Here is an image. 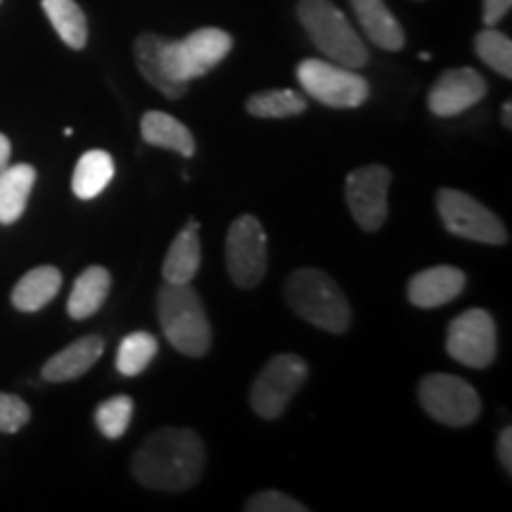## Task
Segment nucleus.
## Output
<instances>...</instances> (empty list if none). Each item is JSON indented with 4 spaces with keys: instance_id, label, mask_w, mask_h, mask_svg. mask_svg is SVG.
Returning a JSON list of instances; mask_svg holds the SVG:
<instances>
[{
    "instance_id": "1",
    "label": "nucleus",
    "mask_w": 512,
    "mask_h": 512,
    "mask_svg": "<svg viewBox=\"0 0 512 512\" xmlns=\"http://www.w3.org/2000/svg\"><path fill=\"white\" fill-rule=\"evenodd\" d=\"M133 477L155 491H185L200 482L204 444L188 427H162L133 456Z\"/></svg>"
},
{
    "instance_id": "2",
    "label": "nucleus",
    "mask_w": 512,
    "mask_h": 512,
    "mask_svg": "<svg viewBox=\"0 0 512 512\" xmlns=\"http://www.w3.org/2000/svg\"><path fill=\"white\" fill-rule=\"evenodd\" d=\"M290 309L316 328L342 335L351 325V306L328 273L318 268H299L285 285Z\"/></svg>"
},
{
    "instance_id": "3",
    "label": "nucleus",
    "mask_w": 512,
    "mask_h": 512,
    "mask_svg": "<svg viewBox=\"0 0 512 512\" xmlns=\"http://www.w3.org/2000/svg\"><path fill=\"white\" fill-rule=\"evenodd\" d=\"M157 313L171 347L192 358L207 356L211 323L195 287L164 283L157 292Z\"/></svg>"
},
{
    "instance_id": "4",
    "label": "nucleus",
    "mask_w": 512,
    "mask_h": 512,
    "mask_svg": "<svg viewBox=\"0 0 512 512\" xmlns=\"http://www.w3.org/2000/svg\"><path fill=\"white\" fill-rule=\"evenodd\" d=\"M297 17L320 53L349 69L366 67L370 55L347 15L330 0H299Z\"/></svg>"
},
{
    "instance_id": "5",
    "label": "nucleus",
    "mask_w": 512,
    "mask_h": 512,
    "mask_svg": "<svg viewBox=\"0 0 512 512\" xmlns=\"http://www.w3.org/2000/svg\"><path fill=\"white\" fill-rule=\"evenodd\" d=\"M230 50H233V36L228 31L204 27L192 31L181 41L164 38L159 55H162L164 74L174 83L188 86L192 79H200L214 67H219Z\"/></svg>"
},
{
    "instance_id": "6",
    "label": "nucleus",
    "mask_w": 512,
    "mask_h": 512,
    "mask_svg": "<svg viewBox=\"0 0 512 512\" xmlns=\"http://www.w3.org/2000/svg\"><path fill=\"white\" fill-rule=\"evenodd\" d=\"M302 88L320 105L335 110H356L370 98V86L356 69L325 60H304L297 67Z\"/></svg>"
},
{
    "instance_id": "7",
    "label": "nucleus",
    "mask_w": 512,
    "mask_h": 512,
    "mask_svg": "<svg viewBox=\"0 0 512 512\" xmlns=\"http://www.w3.org/2000/svg\"><path fill=\"white\" fill-rule=\"evenodd\" d=\"M309 377V366L297 354H278L266 363L249 389V401L256 415L264 420H278L287 411L292 396L302 389Z\"/></svg>"
},
{
    "instance_id": "8",
    "label": "nucleus",
    "mask_w": 512,
    "mask_h": 512,
    "mask_svg": "<svg viewBox=\"0 0 512 512\" xmlns=\"http://www.w3.org/2000/svg\"><path fill=\"white\" fill-rule=\"evenodd\" d=\"M437 209L441 223L456 238L484 242V245H505L508 242V230H505L503 221L467 192L441 188L437 192Z\"/></svg>"
},
{
    "instance_id": "9",
    "label": "nucleus",
    "mask_w": 512,
    "mask_h": 512,
    "mask_svg": "<svg viewBox=\"0 0 512 512\" xmlns=\"http://www.w3.org/2000/svg\"><path fill=\"white\" fill-rule=\"evenodd\" d=\"M420 403L427 415L446 427L472 425L482 413V399L472 384L456 375L432 373L420 382Z\"/></svg>"
},
{
    "instance_id": "10",
    "label": "nucleus",
    "mask_w": 512,
    "mask_h": 512,
    "mask_svg": "<svg viewBox=\"0 0 512 512\" xmlns=\"http://www.w3.org/2000/svg\"><path fill=\"white\" fill-rule=\"evenodd\" d=\"M226 266L230 280L242 290H252L264 280L268 266V240L261 221L252 214L233 221L226 238Z\"/></svg>"
},
{
    "instance_id": "11",
    "label": "nucleus",
    "mask_w": 512,
    "mask_h": 512,
    "mask_svg": "<svg viewBox=\"0 0 512 512\" xmlns=\"http://www.w3.org/2000/svg\"><path fill=\"white\" fill-rule=\"evenodd\" d=\"M496 323L489 311L470 309L451 320L446 335L448 356L467 368L482 370L496 358Z\"/></svg>"
},
{
    "instance_id": "12",
    "label": "nucleus",
    "mask_w": 512,
    "mask_h": 512,
    "mask_svg": "<svg viewBox=\"0 0 512 512\" xmlns=\"http://www.w3.org/2000/svg\"><path fill=\"white\" fill-rule=\"evenodd\" d=\"M392 171L382 164L361 166L347 176V204L358 226L368 233L382 228L389 216L387 192Z\"/></svg>"
},
{
    "instance_id": "13",
    "label": "nucleus",
    "mask_w": 512,
    "mask_h": 512,
    "mask_svg": "<svg viewBox=\"0 0 512 512\" xmlns=\"http://www.w3.org/2000/svg\"><path fill=\"white\" fill-rule=\"evenodd\" d=\"M489 93V83L484 76L472 67L448 69L434 81L430 95H427V107L437 117H458L482 102Z\"/></svg>"
},
{
    "instance_id": "14",
    "label": "nucleus",
    "mask_w": 512,
    "mask_h": 512,
    "mask_svg": "<svg viewBox=\"0 0 512 512\" xmlns=\"http://www.w3.org/2000/svg\"><path fill=\"white\" fill-rule=\"evenodd\" d=\"M465 273L456 266H434L415 273L408 283V302L418 309H437L463 294Z\"/></svg>"
},
{
    "instance_id": "15",
    "label": "nucleus",
    "mask_w": 512,
    "mask_h": 512,
    "mask_svg": "<svg viewBox=\"0 0 512 512\" xmlns=\"http://www.w3.org/2000/svg\"><path fill=\"white\" fill-rule=\"evenodd\" d=\"M105 354V339L100 335H86L69 344L67 349L57 351L50 361L43 366V380L48 382H69L76 377L86 375L100 356Z\"/></svg>"
},
{
    "instance_id": "16",
    "label": "nucleus",
    "mask_w": 512,
    "mask_h": 512,
    "mask_svg": "<svg viewBox=\"0 0 512 512\" xmlns=\"http://www.w3.org/2000/svg\"><path fill=\"white\" fill-rule=\"evenodd\" d=\"M202 264V245H200V221L190 219L185 228L171 242L169 254H166L162 275L164 283L185 285L192 283Z\"/></svg>"
},
{
    "instance_id": "17",
    "label": "nucleus",
    "mask_w": 512,
    "mask_h": 512,
    "mask_svg": "<svg viewBox=\"0 0 512 512\" xmlns=\"http://www.w3.org/2000/svg\"><path fill=\"white\" fill-rule=\"evenodd\" d=\"M349 3L356 12L358 24L377 48L399 53L406 46V34L384 0H349Z\"/></svg>"
},
{
    "instance_id": "18",
    "label": "nucleus",
    "mask_w": 512,
    "mask_h": 512,
    "mask_svg": "<svg viewBox=\"0 0 512 512\" xmlns=\"http://www.w3.org/2000/svg\"><path fill=\"white\" fill-rule=\"evenodd\" d=\"M36 183V169L31 164H8L0 171V223L10 226L22 219Z\"/></svg>"
},
{
    "instance_id": "19",
    "label": "nucleus",
    "mask_w": 512,
    "mask_h": 512,
    "mask_svg": "<svg viewBox=\"0 0 512 512\" xmlns=\"http://www.w3.org/2000/svg\"><path fill=\"white\" fill-rule=\"evenodd\" d=\"M140 136L152 147L178 152L181 157L195 155V138H192L190 128L166 112H147L140 119Z\"/></svg>"
},
{
    "instance_id": "20",
    "label": "nucleus",
    "mask_w": 512,
    "mask_h": 512,
    "mask_svg": "<svg viewBox=\"0 0 512 512\" xmlns=\"http://www.w3.org/2000/svg\"><path fill=\"white\" fill-rule=\"evenodd\" d=\"M62 287V273L55 266H38L24 273L12 290V306L22 313H36L57 297Z\"/></svg>"
},
{
    "instance_id": "21",
    "label": "nucleus",
    "mask_w": 512,
    "mask_h": 512,
    "mask_svg": "<svg viewBox=\"0 0 512 512\" xmlns=\"http://www.w3.org/2000/svg\"><path fill=\"white\" fill-rule=\"evenodd\" d=\"M112 275L107 268L102 266H91L86 268L72 287V294H69L67 302V313L74 320H86L91 318L93 313H98L105 304L107 294H110Z\"/></svg>"
},
{
    "instance_id": "22",
    "label": "nucleus",
    "mask_w": 512,
    "mask_h": 512,
    "mask_svg": "<svg viewBox=\"0 0 512 512\" xmlns=\"http://www.w3.org/2000/svg\"><path fill=\"white\" fill-rule=\"evenodd\" d=\"M162 41L164 36L159 34H140L136 38L138 72L145 76L150 86H155L159 93L166 95V98L178 100L188 93V86H183V83H174L164 74L162 55H159V50H162Z\"/></svg>"
},
{
    "instance_id": "23",
    "label": "nucleus",
    "mask_w": 512,
    "mask_h": 512,
    "mask_svg": "<svg viewBox=\"0 0 512 512\" xmlns=\"http://www.w3.org/2000/svg\"><path fill=\"white\" fill-rule=\"evenodd\" d=\"M114 178V159L105 150H91L79 159L74 169L72 190L79 200H95L100 192H105L107 185Z\"/></svg>"
},
{
    "instance_id": "24",
    "label": "nucleus",
    "mask_w": 512,
    "mask_h": 512,
    "mask_svg": "<svg viewBox=\"0 0 512 512\" xmlns=\"http://www.w3.org/2000/svg\"><path fill=\"white\" fill-rule=\"evenodd\" d=\"M43 10L57 36L72 50H83L88 43V19L76 0H43Z\"/></svg>"
},
{
    "instance_id": "25",
    "label": "nucleus",
    "mask_w": 512,
    "mask_h": 512,
    "mask_svg": "<svg viewBox=\"0 0 512 512\" xmlns=\"http://www.w3.org/2000/svg\"><path fill=\"white\" fill-rule=\"evenodd\" d=\"M247 112L259 119H285L297 117L306 112V98L302 93L290 91V88H278V91L256 93L247 100Z\"/></svg>"
},
{
    "instance_id": "26",
    "label": "nucleus",
    "mask_w": 512,
    "mask_h": 512,
    "mask_svg": "<svg viewBox=\"0 0 512 512\" xmlns=\"http://www.w3.org/2000/svg\"><path fill=\"white\" fill-rule=\"evenodd\" d=\"M159 342L150 332L138 330L121 339L117 351V370L124 377H136L150 366L152 358L157 356Z\"/></svg>"
},
{
    "instance_id": "27",
    "label": "nucleus",
    "mask_w": 512,
    "mask_h": 512,
    "mask_svg": "<svg viewBox=\"0 0 512 512\" xmlns=\"http://www.w3.org/2000/svg\"><path fill=\"white\" fill-rule=\"evenodd\" d=\"M475 50L479 60L489 64L496 74L510 79L512 76V41L494 27H486L475 38Z\"/></svg>"
},
{
    "instance_id": "28",
    "label": "nucleus",
    "mask_w": 512,
    "mask_h": 512,
    "mask_svg": "<svg viewBox=\"0 0 512 512\" xmlns=\"http://www.w3.org/2000/svg\"><path fill=\"white\" fill-rule=\"evenodd\" d=\"M133 418V399L131 396H112V399L102 401L95 408V425L102 437L107 439H121L131 425Z\"/></svg>"
},
{
    "instance_id": "29",
    "label": "nucleus",
    "mask_w": 512,
    "mask_h": 512,
    "mask_svg": "<svg viewBox=\"0 0 512 512\" xmlns=\"http://www.w3.org/2000/svg\"><path fill=\"white\" fill-rule=\"evenodd\" d=\"M31 420L29 406L15 394L0 392V432L15 434Z\"/></svg>"
},
{
    "instance_id": "30",
    "label": "nucleus",
    "mask_w": 512,
    "mask_h": 512,
    "mask_svg": "<svg viewBox=\"0 0 512 512\" xmlns=\"http://www.w3.org/2000/svg\"><path fill=\"white\" fill-rule=\"evenodd\" d=\"M247 512H306L309 508L302 505L299 501H294L292 496L283 494V491H261L249 498V503L245 505Z\"/></svg>"
},
{
    "instance_id": "31",
    "label": "nucleus",
    "mask_w": 512,
    "mask_h": 512,
    "mask_svg": "<svg viewBox=\"0 0 512 512\" xmlns=\"http://www.w3.org/2000/svg\"><path fill=\"white\" fill-rule=\"evenodd\" d=\"M510 5L512 0H484L482 19L486 27H496V24L510 12Z\"/></svg>"
},
{
    "instance_id": "32",
    "label": "nucleus",
    "mask_w": 512,
    "mask_h": 512,
    "mask_svg": "<svg viewBox=\"0 0 512 512\" xmlns=\"http://www.w3.org/2000/svg\"><path fill=\"white\" fill-rule=\"evenodd\" d=\"M498 460H501V465L505 467V472H512V430L510 427H505V430L498 434Z\"/></svg>"
},
{
    "instance_id": "33",
    "label": "nucleus",
    "mask_w": 512,
    "mask_h": 512,
    "mask_svg": "<svg viewBox=\"0 0 512 512\" xmlns=\"http://www.w3.org/2000/svg\"><path fill=\"white\" fill-rule=\"evenodd\" d=\"M10 152H12V145H10L8 136H3V133H0V171L10 164Z\"/></svg>"
},
{
    "instance_id": "34",
    "label": "nucleus",
    "mask_w": 512,
    "mask_h": 512,
    "mask_svg": "<svg viewBox=\"0 0 512 512\" xmlns=\"http://www.w3.org/2000/svg\"><path fill=\"white\" fill-rule=\"evenodd\" d=\"M501 117H503V126L508 128H512V102L508 100V102H503V112H501Z\"/></svg>"
}]
</instances>
